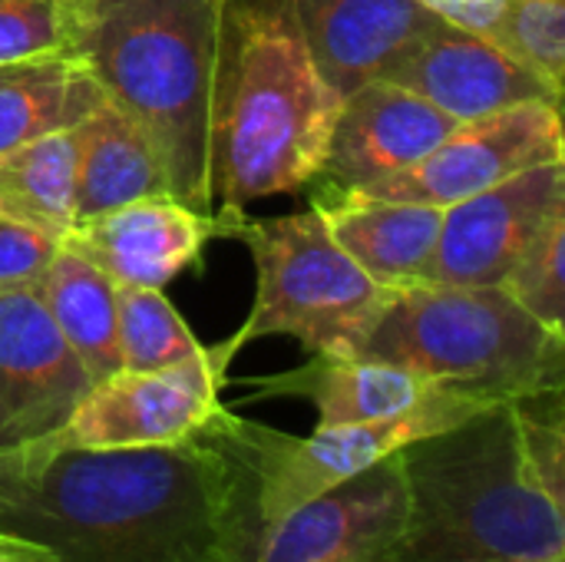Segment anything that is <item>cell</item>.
<instances>
[{
  "label": "cell",
  "instance_id": "cell-1",
  "mask_svg": "<svg viewBox=\"0 0 565 562\" xmlns=\"http://www.w3.org/2000/svg\"><path fill=\"white\" fill-rule=\"evenodd\" d=\"M252 533L218 414L179 444L0 450V540L43 562H238Z\"/></svg>",
  "mask_w": 565,
  "mask_h": 562
},
{
  "label": "cell",
  "instance_id": "cell-2",
  "mask_svg": "<svg viewBox=\"0 0 565 562\" xmlns=\"http://www.w3.org/2000/svg\"><path fill=\"white\" fill-rule=\"evenodd\" d=\"M397 457L407 513L387 562H565L563 388L490 404Z\"/></svg>",
  "mask_w": 565,
  "mask_h": 562
},
{
  "label": "cell",
  "instance_id": "cell-3",
  "mask_svg": "<svg viewBox=\"0 0 565 562\" xmlns=\"http://www.w3.org/2000/svg\"><path fill=\"white\" fill-rule=\"evenodd\" d=\"M341 96L321 79L295 0H225L212 93V192L242 225L252 202L321 172Z\"/></svg>",
  "mask_w": 565,
  "mask_h": 562
},
{
  "label": "cell",
  "instance_id": "cell-4",
  "mask_svg": "<svg viewBox=\"0 0 565 562\" xmlns=\"http://www.w3.org/2000/svg\"><path fill=\"white\" fill-rule=\"evenodd\" d=\"M66 56L139 126L169 192L215 212L212 93L225 0H60Z\"/></svg>",
  "mask_w": 565,
  "mask_h": 562
},
{
  "label": "cell",
  "instance_id": "cell-5",
  "mask_svg": "<svg viewBox=\"0 0 565 562\" xmlns=\"http://www.w3.org/2000/svg\"><path fill=\"white\" fill-rule=\"evenodd\" d=\"M358 354L487 401L565 388V331L536 321L503 288L407 285Z\"/></svg>",
  "mask_w": 565,
  "mask_h": 562
},
{
  "label": "cell",
  "instance_id": "cell-6",
  "mask_svg": "<svg viewBox=\"0 0 565 562\" xmlns=\"http://www.w3.org/2000/svg\"><path fill=\"white\" fill-rule=\"evenodd\" d=\"M235 238L255 258V305L225 341L232 354L245 341L288 335L311 354L354 358L401 288L374 282L328 232L315 205L281 219L242 222Z\"/></svg>",
  "mask_w": 565,
  "mask_h": 562
},
{
  "label": "cell",
  "instance_id": "cell-7",
  "mask_svg": "<svg viewBox=\"0 0 565 562\" xmlns=\"http://www.w3.org/2000/svg\"><path fill=\"white\" fill-rule=\"evenodd\" d=\"M500 404L487 397H473L463 391H440L420 407L367 424H341V427H315L308 437H291L271 431L265 424H252L235 417L228 407L218 411V431L238 454L248 480V510L255 533L318 494L344 484L348 477L381 464L401 447L447 431L470 414ZM252 533V537H255Z\"/></svg>",
  "mask_w": 565,
  "mask_h": 562
},
{
  "label": "cell",
  "instance_id": "cell-8",
  "mask_svg": "<svg viewBox=\"0 0 565 562\" xmlns=\"http://www.w3.org/2000/svg\"><path fill=\"white\" fill-rule=\"evenodd\" d=\"M232 358L225 344H215L199 358L159 371L119 368L89 384L66 424L43 441L83 450L179 444L218 414V384Z\"/></svg>",
  "mask_w": 565,
  "mask_h": 562
},
{
  "label": "cell",
  "instance_id": "cell-9",
  "mask_svg": "<svg viewBox=\"0 0 565 562\" xmlns=\"http://www.w3.org/2000/svg\"><path fill=\"white\" fill-rule=\"evenodd\" d=\"M559 159H565L563 103H523L503 113L457 123V129L417 166L358 192L391 202L447 209L533 166Z\"/></svg>",
  "mask_w": 565,
  "mask_h": 562
},
{
  "label": "cell",
  "instance_id": "cell-10",
  "mask_svg": "<svg viewBox=\"0 0 565 562\" xmlns=\"http://www.w3.org/2000/svg\"><path fill=\"white\" fill-rule=\"evenodd\" d=\"M407 513L401 457L348 477L262 527L238 562H387Z\"/></svg>",
  "mask_w": 565,
  "mask_h": 562
},
{
  "label": "cell",
  "instance_id": "cell-11",
  "mask_svg": "<svg viewBox=\"0 0 565 562\" xmlns=\"http://www.w3.org/2000/svg\"><path fill=\"white\" fill-rule=\"evenodd\" d=\"M89 374L33 288H0V450L56 434Z\"/></svg>",
  "mask_w": 565,
  "mask_h": 562
},
{
  "label": "cell",
  "instance_id": "cell-12",
  "mask_svg": "<svg viewBox=\"0 0 565 562\" xmlns=\"http://www.w3.org/2000/svg\"><path fill=\"white\" fill-rule=\"evenodd\" d=\"M563 199L565 159H559L447 205L424 282L500 288L550 209Z\"/></svg>",
  "mask_w": 565,
  "mask_h": 562
},
{
  "label": "cell",
  "instance_id": "cell-13",
  "mask_svg": "<svg viewBox=\"0 0 565 562\" xmlns=\"http://www.w3.org/2000/svg\"><path fill=\"white\" fill-rule=\"evenodd\" d=\"M235 229L218 212H195L162 192L76 222L60 245L116 285L166 288L202 258V248L215 235H235Z\"/></svg>",
  "mask_w": 565,
  "mask_h": 562
},
{
  "label": "cell",
  "instance_id": "cell-14",
  "mask_svg": "<svg viewBox=\"0 0 565 562\" xmlns=\"http://www.w3.org/2000/svg\"><path fill=\"white\" fill-rule=\"evenodd\" d=\"M434 103L457 123L523 103H563V93L497 40L440 20L384 76Z\"/></svg>",
  "mask_w": 565,
  "mask_h": 562
},
{
  "label": "cell",
  "instance_id": "cell-15",
  "mask_svg": "<svg viewBox=\"0 0 565 562\" xmlns=\"http://www.w3.org/2000/svg\"><path fill=\"white\" fill-rule=\"evenodd\" d=\"M457 119L417 93L374 79L341 99L318 185L367 189L394 172L417 166L450 132Z\"/></svg>",
  "mask_w": 565,
  "mask_h": 562
},
{
  "label": "cell",
  "instance_id": "cell-16",
  "mask_svg": "<svg viewBox=\"0 0 565 562\" xmlns=\"http://www.w3.org/2000/svg\"><path fill=\"white\" fill-rule=\"evenodd\" d=\"M295 13L321 79L341 99L384 79L440 23L420 0H295Z\"/></svg>",
  "mask_w": 565,
  "mask_h": 562
},
{
  "label": "cell",
  "instance_id": "cell-17",
  "mask_svg": "<svg viewBox=\"0 0 565 562\" xmlns=\"http://www.w3.org/2000/svg\"><path fill=\"white\" fill-rule=\"evenodd\" d=\"M311 205L321 212L331 238L381 285L407 288L424 282L437 248L444 209L417 202L374 199L358 189L311 182Z\"/></svg>",
  "mask_w": 565,
  "mask_h": 562
},
{
  "label": "cell",
  "instance_id": "cell-18",
  "mask_svg": "<svg viewBox=\"0 0 565 562\" xmlns=\"http://www.w3.org/2000/svg\"><path fill=\"white\" fill-rule=\"evenodd\" d=\"M255 397H301L318 411V427L367 424L407 414L430 401L440 388L401 364L348 354H311L295 371L252 381Z\"/></svg>",
  "mask_w": 565,
  "mask_h": 562
},
{
  "label": "cell",
  "instance_id": "cell-19",
  "mask_svg": "<svg viewBox=\"0 0 565 562\" xmlns=\"http://www.w3.org/2000/svg\"><path fill=\"white\" fill-rule=\"evenodd\" d=\"M70 129L76 139V222L169 192L149 139L93 79Z\"/></svg>",
  "mask_w": 565,
  "mask_h": 562
},
{
  "label": "cell",
  "instance_id": "cell-20",
  "mask_svg": "<svg viewBox=\"0 0 565 562\" xmlns=\"http://www.w3.org/2000/svg\"><path fill=\"white\" fill-rule=\"evenodd\" d=\"M53 325L83 361L89 381H103L122 368L116 338V282L96 265L60 245L50 272L36 288Z\"/></svg>",
  "mask_w": 565,
  "mask_h": 562
},
{
  "label": "cell",
  "instance_id": "cell-21",
  "mask_svg": "<svg viewBox=\"0 0 565 562\" xmlns=\"http://www.w3.org/2000/svg\"><path fill=\"white\" fill-rule=\"evenodd\" d=\"M0 219L60 242L76 225V139L70 126L0 156Z\"/></svg>",
  "mask_w": 565,
  "mask_h": 562
},
{
  "label": "cell",
  "instance_id": "cell-22",
  "mask_svg": "<svg viewBox=\"0 0 565 562\" xmlns=\"http://www.w3.org/2000/svg\"><path fill=\"white\" fill-rule=\"evenodd\" d=\"M89 89L73 56H43L0 66V156L53 129H66Z\"/></svg>",
  "mask_w": 565,
  "mask_h": 562
},
{
  "label": "cell",
  "instance_id": "cell-23",
  "mask_svg": "<svg viewBox=\"0 0 565 562\" xmlns=\"http://www.w3.org/2000/svg\"><path fill=\"white\" fill-rule=\"evenodd\" d=\"M116 338L126 371H159L205 351L162 288L116 285Z\"/></svg>",
  "mask_w": 565,
  "mask_h": 562
},
{
  "label": "cell",
  "instance_id": "cell-24",
  "mask_svg": "<svg viewBox=\"0 0 565 562\" xmlns=\"http://www.w3.org/2000/svg\"><path fill=\"white\" fill-rule=\"evenodd\" d=\"M565 199L550 209L516 265L510 268L507 282L500 285L523 311L543 321L553 331H565Z\"/></svg>",
  "mask_w": 565,
  "mask_h": 562
},
{
  "label": "cell",
  "instance_id": "cell-25",
  "mask_svg": "<svg viewBox=\"0 0 565 562\" xmlns=\"http://www.w3.org/2000/svg\"><path fill=\"white\" fill-rule=\"evenodd\" d=\"M493 40L563 93L565 0H507Z\"/></svg>",
  "mask_w": 565,
  "mask_h": 562
},
{
  "label": "cell",
  "instance_id": "cell-26",
  "mask_svg": "<svg viewBox=\"0 0 565 562\" xmlns=\"http://www.w3.org/2000/svg\"><path fill=\"white\" fill-rule=\"evenodd\" d=\"M66 56L60 0H0V66Z\"/></svg>",
  "mask_w": 565,
  "mask_h": 562
},
{
  "label": "cell",
  "instance_id": "cell-27",
  "mask_svg": "<svg viewBox=\"0 0 565 562\" xmlns=\"http://www.w3.org/2000/svg\"><path fill=\"white\" fill-rule=\"evenodd\" d=\"M60 252V238L0 219V288H40Z\"/></svg>",
  "mask_w": 565,
  "mask_h": 562
},
{
  "label": "cell",
  "instance_id": "cell-28",
  "mask_svg": "<svg viewBox=\"0 0 565 562\" xmlns=\"http://www.w3.org/2000/svg\"><path fill=\"white\" fill-rule=\"evenodd\" d=\"M427 10H434L440 20L457 23L463 30L483 33V36H497L500 17H503V3L507 0H420Z\"/></svg>",
  "mask_w": 565,
  "mask_h": 562
},
{
  "label": "cell",
  "instance_id": "cell-29",
  "mask_svg": "<svg viewBox=\"0 0 565 562\" xmlns=\"http://www.w3.org/2000/svg\"><path fill=\"white\" fill-rule=\"evenodd\" d=\"M0 562H43V560H40L36 553H30V550L17 547V543L0 540Z\"/></svg>",
  "mask_w": 565,
  "mask_h": 562
}]
</instances>
